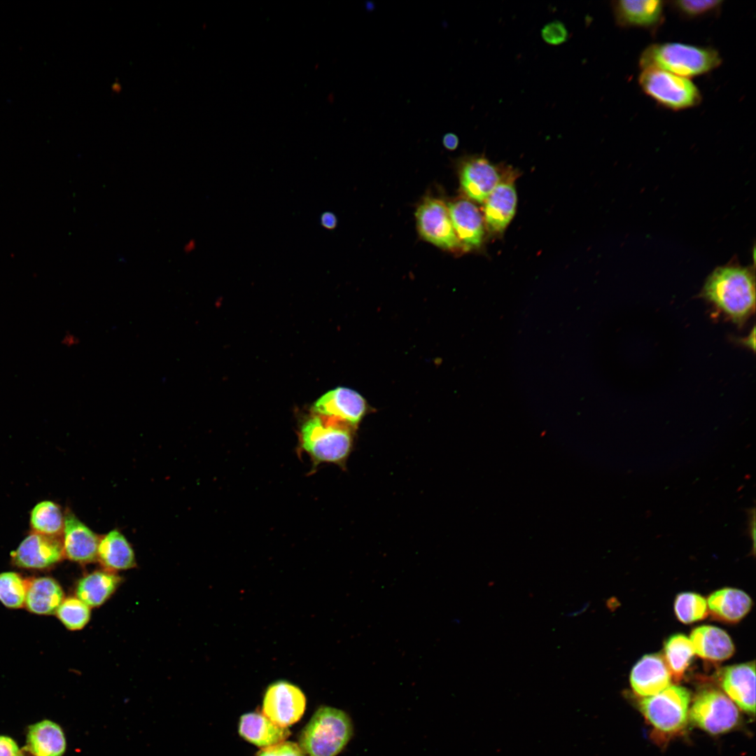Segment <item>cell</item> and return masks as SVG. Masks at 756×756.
<instances>
[{"instance_id":"1","label":"cell","mask_w":756,"mask_h":756,"mask_svg":"<svg viewBox=\"0 0 756 756\" xmlns=\"http://www.w3.org/2000/svg\"><path fill=\"white\" fill-rule=\"evenodd\" d=\"M701 296L728 320L742 326L755 312L754 269L737 263L718 267L708 276Z\"/></svg>"},{"instance_id":"2","label":"cell","mask_w":756,"mask_h":756,"mask_svg":"<svg viewBox=\"0 0 756 756\" xmlns=\"http://www.w3.org/2000/svg\"><path fill=\"white\" fill-rule=\"evenodd\" d=\"M356 428L338 419L314 413L301 426L300 445L316 464L344 465L353 450Z\"/></svg>"},{"instance_id":"3","label":"cell","mask_w":756,"mask_h":756,"mask_svg":"<svg viewBox=\"0 0 756 756\" xmlns=\"http://www.w3.org/2000/svg\"><path fill=\"white\" fill-rule=\"evenodd\" d=\"M722 63L718 51L711 47L676 42L649 45L640 54V68H655L687 78L713 71Z\"/></svg>"},{"instance_id":"4","label":"cell","mask_w":756,"mask_h":756,"mask_svg":"<svg viewBox=\"0 0 756 756\" xmlns=\"http://www.w3.org/2000/svg\"><path fill=\"white\" fill-rule=\"evenodd\" d=\"M354 733L347 713L330 706H321L303 727L298 746L304 756H337Z\"/></svg>"},{"instance_id":"5","label":"cell","mask_w":756,"mask_h":756,"mask_svg":"<svg viewBox=\"0 0 756 756\" xmlns=\"http://www.w3.org/2000/svg\"><path fill=\"white\" fill-rule=\"evenodd\" d=\"M638 83L645 94L673 111L693 108L702 99L699 88L692 80L662 69H643Z\"/></svg>"},{"instance_id":"6","label":"cell","mask_w":756,"mask_h":756,"mask_svg":"<svg viewBox=\"0 0 756 756\" xmlns=\"http://www.w3.org/2000/svg\"><path fill=\"white\" fill-rule=\"evenodd\" d=\"M690 694L684 687L669 685L640 703L645 718L657 730L674 734L682 729L688 718Z\"/></svg>"},{"instance_id":"7","label":"cell","mask_w":756,"mask_h":756,"mask_svg":"<svg viewBox=\"0 0 756 756\" xmlns=\"http://www.w3.org/2000/svg\"><path fill=\"white\" fill-rule=\"evenodd\" d=\"M690 716L696 725L713 734L732 729L739 719L735 704L724 694L715 690H705L696 697Z\"/></svg>"},{"instance_id":"8","label":"cell","mask_w":756,"mask_h":756,"mask_svg":"<svg viewBox=\"0 0 756 756\" xmlns=\"http://www.w3.org/2000/svg\"><path fill=\"white\" fill-rule=\"evenodd\" d=\"M415 216L419 232L425 240L447 250H455L461 246L447 206L440 200L425 198L418 206Z\"/></svg>"},{"instance_id":"9","label":"cell","mask_w":756,"mask_h":756,"mask_svg":"<svg viewBox=\"0 0 756 756\" xmlns=\"http://www.w3.org/2000/svg\"><path fill=\"white\" fill-rule=\"evenodd\" d=\"M306 708V698L296 685L285 680L270 685L262 701V714L274 724L287 727L302 717Z\"/></svg>"},{"instance_id":"10","label":"cell","mask_w":756,"mask_h":756,"mask_svg":"<svg viewBox=\"0 0 756 756\" xmlns=\"http://www.w3.org/2000/svg\"><path fill=\"white\" fill-rule=\"evenodd\" d=\"M64 556L58 537L32 532L12 552L13 563L18 567L42 569L59 561Z\"/></svg>"},{"instance_id":"11","label":"cell","mask_w":756,"mask_h":756,"mask_svg":"<svg viewBox=\"0 0 756 756\" xmlns=\"http://www.w3.org/2000/svg\"><path fill=\"white\" fill-rule=\"evenodd\" d=\"M314 412L358 426L367 411L363 398L355 391L339 387L328 391L315 402Z\"/></svg>"},{"instance_id":"12","label":"cell","mask_w":756,"mask_h":756,"mask_svg":"<svg viewBox=\"0 0 756 756\" xmlns=\"http://www.w3.org/2000/svg\"><path fill=\"white\" fill-rule=\"evenodd\" d=\"M460 181L465 195L484 202L500 181L497 168L483 156H474L462 162Z\"/></svg>"},{"instance_id":"13","label":"cell","mask_w":756,"mask_h":756,"mask_svg":"<svg viewBox=\"0 0 756 756\" xmlns=\"http://www.w3.org/2000/svg\"><path fill=\"white\" fill-rule=\"evenodd\" d=\"M664 3L654 0H620L612 2V8L618 26L654 31L664 22Z\"/></svg>"},{"instance_id":"14","label":"cell","mask_w":756,"mask_h":756,"mask_svg":"<svg viewBox=\"0 0 756 756\" xmlns=\"http://www.w3.org/2000/svg\"><path fill=\"white\" fill-rule=\"evenodd\" d=\"M62 547L69 560L85 564L97 559L100 538L70 511L64 514Z\"/></svg>"},{"instance_id":"15","label":"cell","mask_w":756,"mask_h":756,"mask_svg":"<svg viewBox=\"0 0 756 756\" xmlns=\"http://www.w3.org/2000/svg\"><path fill=\"white\" fill-rule=\"evenodd\" d=\"M721 684L729 698L742 710L755 711V665L748 662L730 666L721 672Z\"/></svg>"},{"instance_id":"16","label":"cell","mask_w":756,"mask_h":756,"mask_svg":"<svg viewBox=\"0 0 756 756\" xmlns=\"http://www.w3.org/2000/svg\"><path fill=\"white\" fill-rule=\"evenodd\" d=\"M634 692L641 696L658 694L670 685L671 673L659 654L643 656L634 666L630 674Z\"/></svg>"},{"instance_id":"17","label":"cell","mask_w":756,"mask_h":756,"mask_svg":"<svg viewBox=\"0 0 756 756\" xmlns=\"http://www.w3.org/2000/svg\"><path fill=\"white\" fill-rule=\"evenodd\" d=\"M447 208L459 241L468 247L479 246L484 231L482 216L475 204L458 200L449 203Z\"/></svg>"},{"instance_id":"18","label":"cell","mask_w":756,"mask_h":756,"mask_svg":"<svg viewBox=\"0 0 756 756\" xmlns=\"http://www.w3.org/2000/svg\"><path fill=\"white\" fill-rule=\"evenodd\" d=\"M238 733L242 738L261 748L283 742L290 734L287 727L274 724L258 712L247 713L240 717Z\"/></svg>"},{"instance_id":"19","label":"cell","mask_w":756,"mask_h":756,"mask_svg":"<svg viewBox=\"0 0 756 756\" xmlns=\"http://www.w3.org/2000/svg\"><path fill=\"white\" fill-rule=\"evenodd\" d=\"M517 192L510 180L500 181L484 202V219L493 232H502L512 219L517 206Z\"/></svg>"},{"instance_id":"20","label":"cell","mask_w":756,"mask_h":756,"mask_svg":"<svg viewBox=\"0 0 756 756\" xmlns=\"http://www.w3.org/2000/svg\"><path fill=\"white\" fill-rule=\"evenodd\" d=\"M694 653L710 661H723L734 652L729 636L722 629L709 625L694 629L690 638Z\"/></svg>"},{"instance_id":"21","label":"cell","mask_w":756,"mask_h":756,"mask_svg":"<svg viewBox=\"0 0 756 756\" xmlns=\"http://www.w3.org/2000/svg\"><path fill=\"white\" fill-rule=\"evenodd\" d=\"M707 604L717 619L727 622H736L750 611L752 600L740 589L724 588L713 592L708 597Z\"/></svg>"},{"instance_id":"22","label":"cell","mask_w":756,"mask_h":756,"mask_svg":"<svg viewBox=\"0 0 756 756\" xmlns=\"http://www.w3.org/2000/svg\"><path fill=\"white\" fill-rule=\"evenodd\" d=\"M27 744L34 756H62L66 740L61 727L50 720H43L29 727Z\"/></svg>"},{"instance_id":"23","label":"cell","mask_w":756,"mask_h":756,"mask_svg":"<svg viewBox=\"0 0 756 756\" xmlns=\"http://www.w3.org/2000/svg\"><path fill=\"white\" fill-rule=\"evenodd\" d=\"M64 600V592L53 578L41 577L29 582L24 605L37 615L55 612Z\"/></svg>"},{"instance_id":"24","label":"cell","mask_w":756,"mask_h":756,"mask_svg":"<svg viewBox=\"0 0 756 756\" xmlns=\"http://www.w3.org/2000/svg\"><path fill=\"white\" fill-rule=\"evenodd\" d=\"M97 559L110 570H127L135 566L133 549L117 529L109 531L100 539Z\"/></svg>"},{"instance_id":"25","label":"cell","mask_w":756,"mask_h":756,"mask_svg":"<svg viewBox=\"0 0 756 756\" xmlns=\"http://www.w3.org/2000/svg\"><path fill=\"white\" fill-rule=\"evenodd\" d=\"M120 582V578L110 571L92 572L79 580L76 596L89 607L99 606L114 593Z\"/></svg>"},{"instance_id":"26","label":"cell","mask_w":756,"mask_h":756,"mask_svg":"<svg viewBox=\"0 0 756 756\" xmlns=\"http://www.w3.org/2000/svg\"><path fill=\"white\" fill-rule=\"evenodd\" d=\"M64 515L61 507L50 500L37 503L30 513L32 532L59 537L63 532Z\"/></svg>"},{"instance_id":"27","label":"cell","mask_w":756,"mask_h":756,"mask_svg":"<svg viewBox=\"0 0 756 756\" xmlns=\"http://www.w3.org/2000/svg\"><path fill=\"white\" fill-rule=\"evenodd\" d=\"M694 654L690 638L685 635L674 634L668 638L664 645L665 663L676 680L682 678Z\"/></svg>"},{"instance_id":"28","label":"cell","mask_w":756,"mask_h":756,"mask_svg":"<svg viewBox=\"0 0 756 756\" xmlns=\"http://www.w3.org/2000/svg\"><path fill=\"white\" fill-rule=\"evenodd\" d=\"M29 582L14 572L0 573V601L10 608L24 605Z\"/></svg>"},{"instance_id":"29","label":"cell","mask_w":756,"mask_h":756,"mask_svg":"<svg viewBox=\"0 0 756 756\" xmlns=\"http://www.w3.org/2000/svg\"><path fill=\"white\" fill-rule=\"evenodd\" d=\"M674 610L679 621L691 624L706 617L708 604L701 595L692 592H684L676 596Z\"/></svg>"},{"instance_id":"30","label":"cell","mask_w":756,"mask_h":756,"mask_svg":"<svg viewBox=\"0 0 756 756\" xmlns=\"http://www.w3.org/2000/svg\"><path fill=\"white\" fill-rule=\"evenodd\" d=\"M90 607L76 597L64 599L58 607L57 616L70 630L83 629L90 619Z\"/></svg>"},{"instance_id":"31","label":"cell","mask_w":756,"mask_h":756,"mask_svg":"<svg viewBox=\"0 0 756 756\" xmlns=\"http://www.w3.org/2000/svg\"><path fill=\"white\" fill-rule=\"evenodd\" d=\"M670 6L681 17L695 19L705 17L719 11L722 1L720 0H680L669 1Z\"/></svg>"},{"instance_id":"32","label":"cell","mask_w":756,"mask_h":756,"mask_svg":"<svg viewBox=\"0 0 756 756\" xmlns=\"http://www.w3.org/2000/svg\"><path fill=\"white\" fill-rule=\"evenodd\" d=\"M543 40L548 44L557 46L564 43L568 38V31L565 25L559 21H553L545 24L541 30Z\"/></svg>"},{"instance_id":"33","label":"cell","mask_w":756,"mask_h":756,"mask_svg":"<svg viewBox=\"0 0 756 756\" xmlns=\"http://www.w3.org/2000/svg\"><path fill=\"white\" fill-rule=\"evenodd\" d=\"M256 756H304L298 743L283 741L276 745L262 748Z\"/></svg>"},{"instance_id":"34","label":"cell","mask_w":756,"mask_h":756,"mask_svg":"<svg viewBox=\"0 0 756 756\" xmlns=\"http://www.w3.org/2000/svg\"><path fill=\"white\" fill-rule=\"evenodd\" d=\"M0 756H22L15 741L6 736H0Z\"/></svg>"},{"instance_id":"35","label":"cell","mask_w":756,"mask_h":756,"mask_svg":"<svg viewBox=\"0 0 756 756\" xmlns=\"http://www.w3.org/2000/svg\"><path fill=\"white\" fill-rule=\"evenodd\" d=\"M320 224L326 230H334L337 225L336 215L331 211L323 212L320 216Z\"/></svg>"},{"instance_id":"36","label":"cell","mask_w":756,"mask_h":756,"mask_svg":"<svg viewBox=\"0 0 756 756\" xmlns=\"http://www.w3.org/2000/svg\"><path fill=\"white\" fill-rule=\"evenodd\" d=\"M458 137L454 133H447L442 137V144L444 147L448 150H456L458 146Z\"/></svg>"},{"instance_id":"37","label":"cell","mask_w":756,"mask_h":756,"mask_svg":"<svg viewBox=\"0 0 756 756\" xmlns=\"http://www.w3.org/2000/svg\"><path fill=\"white\" fill-rule=\"evenodd\" d=\"M749 519H748V532L750 533V538L753 540V545L755 546V508L748 510Z\"/></svg>"},{"instance_id":"38","label":"cell","mask_w":756,"mask_h":756,"mask_svg":"<svg viewBox=\"0 0 756 756\" xmlns=\"http://www.w3.org/2000/svg\"><path fill=\"white\" fill-rule=\"evenodd\" d=\"M61 342L62 344L65 346H71L78 343V339L73 334L67 332Z\"/></svg>"},{"instance_id":"39","label":"cell","mask_w":756,"mask_h":756,"mask_svg":"<svg viewBox=\"0 0 756 756\" xmlns=\"http://www.w3.org/2000/svg\"><path fill=\"white\" fill-rule=\"evenodd\" d=\"M743 344H745V345H746V346H748V347H749L750 349H752L753 351H755V328H753V329L752 330V332H751L750 335H748V337H747V339H745V340H744L743 341Z\"/></svg>"},{"instance_id":"40","label":"cell","mask_w":756,"mask_h":756,"mask_svg":"<svg viewBox=\"0 0 756 756\" xmlns=\"http://www.w3.org/2000/svg\"><path fill=\"white\" fill-rule=\"evenodd\" d=\"M588 606H589V603H586L580 608H579L578 610H577L575 611H573V612H568V614H566V617H576L578 615H580L582 614L587 610Z\"/></svg>"}]
</instances>
